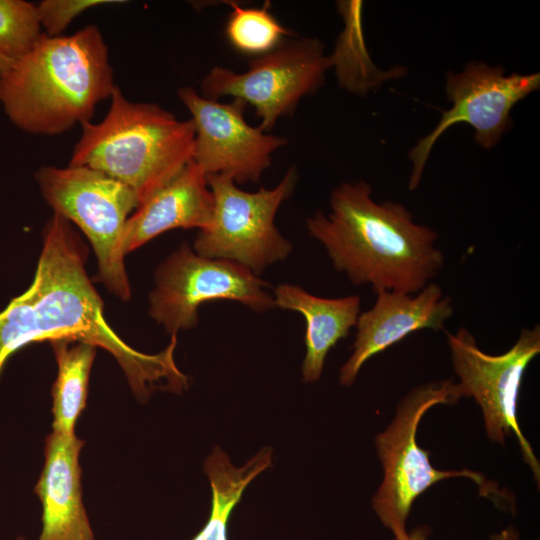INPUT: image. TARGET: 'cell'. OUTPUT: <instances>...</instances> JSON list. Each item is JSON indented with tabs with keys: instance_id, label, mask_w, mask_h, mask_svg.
I'll return each mask as SVG.
<instances>
[{
	"instance_id": "obj_1",
	"label": "cell",
	"mask_w": 540,
	"mask_h": 540,
	"mask_svg": "<svg viewBox=\"0 0 540 540\" xmlns=\"http://www.w3.org/2000/svg\"><path fill=\"white\" fill-rule=\"evenodd\" d=\"M86 250L72 224L53 213L30 287L0 312V372L8 358L33 342L66 340L102 347L118 361L134 393H180L188 377L177 367L176 335L157 354L127 345L104 318L103 303L85 269Z\"/></svg>"
},
{
	"instance_id": "obj_2",
	"label": "cell",
	"mask_w": 540,
	"mask_h": 540,
	"mask_svg": "<svg viewBox=\"0 0 540 540\" xmlns=\"http://www.w3.org/2000/svg\"><path fill=\"white\" fill-rule=\"evenodd\" d=\"M365 181L343 182L330 196L331 212L307 219L309 235L325 248L336 271L375 293H418L442 269L437 233L413 221L401 203L375 202Z\"/></svg>"
},
{
	"instance_id": "obj_3",
	"label": "cell",
	"mask_w": 540,
	"mask_h": 540,
	"mask_svg": "<svg viewBox=\"0 0 540 540\" xmlns=\"http://www.w3.org/2000/svg\"><path fill=\"white\" fill-rule=\"evenodd\" d=\"M109 49L96 25L45 34L0 76V103L20 130L53 136L90 122L114 88Z\"/></svg>"
},
{
	"instance_id": "obj_4",
	"label": "cell",
	"mask_w": 540,
	"mask_h": 540,
	"mask_svg": "<svg viewBox=\"0 0 540 540\" xmlns=\"http://www.w3.org/2000/svg\"><path fill=\"white\" fill-rule=\"evenodd\" d=\"M195 128L154 103L133 102L116 86L105 117L81 125L68 165L88 166L127 185L139 205L193 159Z\"/></svg>"
},
{
	"instance_id": "obj_5",
	"label": "cell",
	"mask_w": 540,
	"mask_h": 540,
	"mask_svg": "<svg viewBox=\"0 0 540 540\" xmlns=\"http://www.w3.org/2000/svg\"><path fill=\"white\" fill-rule=\"evenodd\" d=\"M461 398L458 383L451 379L421 384L401 399L392 422L375 438L383 479L372 507L394 540H409L406 521L412 504L436 482L465 477L479 486L485 483L483 475L476 471L434 468L429 452L417 443V429L424 414L435 405H452Z\"/></svg>"
},
{
	"instance_id": "obj_6",
	"label": "cell",
	"mask_w": 540,
	"mask_h": 540,
	"mask_svg": "<svg viewBox=\"0 0 540 540\" xmlns=\"http://www.w3.org/2000/svg\"><path fill=\"white\" fill-rule=\"evenodd\" d=\"M43 198L89 239L98 261L97 279L122 300L131 296L122 249L124 228L139 207L124 183L88 166L45 165L36 173Z\"/></svg>"
},
{
	"instance_id": "obj_7",
	"label": "cell",
	"mask_w": 540,
	"mask_h": 540,
	"mask_svg": "<svg viewBox=\"0 0 540 540\" xmlns=\"http://www.w3.org/2000/svg\"><path fill=\"white\" fill-rule=\"evenodd\" d=\"M206 179L213 196V216L194 240L197 254L238 263L258 276L288 257L292 246L276 228L274 218L294 190V166L277 186L257 192L241 190L227 175H207Z\"/></svg>"
},
{
	"instance_id": "obj_8",
	"label": "cell",
	"mask_w": 540,
	"mask_h": 540,
	"mask_svg": "<svg viewBox=\"0 0 540 540\" xmlns=\"http://www.w3.org/2000/svg\"><path fill=\"white\" fill-rule=\"evenodd\" d=\"M454 371L462 397H472L479 405L488 438L505 444L515 435L523 459L539 483L540 465L517 420V402L526 368L540 353V326L523 328L515 344L505 353L482 351L472 333L459 328L446 332Z\"/></svg>"
},
{
	"instance_id": "obj_9",
	"label": "cell",
	"mask_w": 540,
	"mask_h": 540,
	"mask_svg": "<svg viewBox=\"0 0 540 540\" xmlns=\"http://www.w3.org/2000/svg\"><path fill=\"white\" fill-rule=\"evenodd\" d=\"M149 314L169 334L198 323L201 304L214 300L240 302L253 311L275 307L269 284L246 267L197 254L184 243L156 270Z\"/></svg>"
},
{
	"instance_id": "obj_10",
	"label": "cell",
	"mask_w": 540,
	"mask_h": 540,
	"mask_svg": "<svg viewBox=\"0 0 540 540\" xmlns=\"http://www.w3.org/2000/svg\"><path fill=\"white\" fill-rule=\"evenodd\" d=\"M332 65L318 39L287 41L253 60L246 72L212 68L202 80L201 96L212 100L232 96L252 105L261 120L258 127L266 132L323 84Z\"/></svg>"
},
{
	"instance_id": "obj_11",
	"label": "cell",
	"mask_w": 540,
	"mask_h": 540,
	"mask_svg": "<svg viewBox=\"0 0 540 540\" xmlns=\"http://www.w3.org/2000/svg\"><path fill=\"white\" fill-rule=\"evenodd\" d=\"M540 87V74L505 75L501 66L469 62L460 73L449 72L446 93L452 102L443 111L435 128L410 150L413 168L409 189L415 190L438 138L451 126L466 123L475 130L474 139L484 149H490L511 126L510 111L514 105Z\"/></svg>"
},
{
	"instance_id": "obj_12",
	"label": "cell",
	"mask_w": 540,
	"mask_h": 540,
	"mask_svg": "<svg viewBox=\"0 0 540 540\" xmlns=\"http://www.w3.org/2000/svg\"><path fill=\"white\" fill-rule=\"evenodd\" d=\"M178 96L195 128L192 161L206 176L223 174L237 184L257 183L273 152L287 143L250 126L244 119L246 104L240 100L220 103L188 86L180 88Z\"/></svg>"
},
{
	"instance_id": "obj_13",
	"label": "cell",
	"mask_w": 540,
	"mask_h": 540,
	"mask_svg": "<svg viewBox=\"0 0 540 540\" xmlns=\"http://www.w3.org/2000/svg\"><path fill=\"white\" fill-rule=\"evenodd\" d=\"M374 305L361 312L353 352L340 369V383L352 385L366 361L423 329L442 330L453 315L452 299L441 286L429 283L416 296L379 291Z\"/></svg>"
},
{
	"instance_id": "obj_14",
	"label": "cell",
	"mask_w": 540,
	"mask_h": 540,
	"mask_svg": "<svg viewBox=\"0 0 540 540\" xmlns=\"http://www.w3.org/2000/svg\"><path fill=\"white\" fill-rule=\"evenodd\" d=\"M83 444L75 434L53 431L46 439L45 464L35 486L43 507L39 540H95L82 501Z\"/></svg>"
},
{
	"instance_id": "obj_15",
	"label": "cell",
	"mask_w": 540,
	"mask_h": 540,
	"mask_svg": "<svg viewBox=\"0 0 540 540\" xmlns=\"http://www.w3.org/2000/svg\"><path fill=\"white\" fill-rule=\"evenodd\" d=\"M213 216V196L206 175L191 161L128 218L123 234L125 256L158 235L177 228H207Z\"/></svg>"
},
{
	"instance_id": "obj_16",
	"label": "cell",
	"mask_w": 540,
	"mask_h": 540,
	"mask_svg": "<svg viewBox=\"0 0 540 540\" xmlns=\"http://www.w3.org/2000/svg\"><path fill=\"white\" fill-rule=\"evenodd\" d=\"M272 294L275 307L303 315L306 321L303 381H318L329 351L357 324L361 313L360 296L323 298L293 284H280Z\"/></svg>"
},
{
	"instance_id": "obj_17",
	"label": "cell",
	"mask_w": 540,
	"mask_h": 540,
	"mask_svg": "<svg viewBox=\"0 0 540 540\" xmlns=\"http://www.w3.org/2000/svg\"><path fill=\"white\" fill-rule=\"evenodd\" d=\"M271 464L272 449L269 447L261 449L241 467H236L221 448L214 447L204 464L212 490L210 515L192 540H227V526L233 509L251 481Z\"/></svg>"
},
{
	"instance_id": "obj_18",
	"label": "cell",
	"mask_w": 540,
	"mask_h": 540,
	"mask_svg": "<svg viewBox=\"0 0 540 540\" xmlns=\"http://www.w3.org/2000/svg\"><path fill=\"white\" fill-rule=\"evenodd\" d=\"M58 364L52 387L53 432L72 435L76 421L85 408L88 380L96 354V346L66 340L50 342Z\"/></svg>"
},
{
	"instance_id": "obj_19",
	"label": "cell",
	"mask_w": 540,
	"mask_h": 540,
	"mask_svg": "<svg viewBox=\"0 0 540 540\" xmlns=\"http://www.w3.org/2000/svg\"><path fill=\"white\" fill-rule=\"evenodd\" d=\"M232 12L226 23L229 43L247 55H265L276 49L289 31L270 12L269 2L260 8H243L227 2Z\"/></svg>"
},
{
	"instance_id": "obj_20",
	"label": "cell",
	"mask_w": 540,
	"mask_h": 540,
	"mask_svg": "<svg viewBox=\"0 0 540 540\" xmlns=\"http://www.w3.org/2000/svg\"><path fill=\"white\" fill-rule=\"evenodd\" d=\"M37 4L24 0H0V51L17 61L43 36Z\"/></svg>"
},
{
	"instance_id": "obj_21",
	"label": "cell",
	"mask_w": 540,
	"mask_h": 540,
	"mask_svg": "<svg viewBox=\"0 0 540 540\" xmlns=\"http://www.w3.org/2000/svg\"><path fill=\"white\" fill-rule=\"evenodd\" d=\"M125 3L118 0H43L37 4L41 26L45 35L56 37L84 11L108 4Z\"/></svg>"
},
{
	"instance_id": "obj_22",
	"label": "cell",
	"mask_w": 540,
	"mask_h": 540,
	"mask_svg": "<svg viewBox=\"0 0 540 540\" xmlns=\"http://www.w3.org/2000/svg\"><path fill=\"white\" fill-rule=\"evenodd\" d=\"M490 540H521V538L518 531L513 526H509L499 533L493 534Z\"/></svg>"
},
{
	"instance_id": "obj_23",
	"label": "cell",
	"mask_w": 540,
	"mask_h": 540,
	"mask_svg": "<svg viewBox=\"0 0 540 540\" xmlns=\"http://www.w3.org/2000/svg\"><path fill=\"white\" fill-rule=\"evenodd\" d=\"M13 61L0 51V76L4 75L12 66Z\"/></svg>"
},
{
	"instance_id": "obj_24",
	"label": "cell",
	"mask_w": 540,
	"mask_h": 540,
	"mask_svg": "<svg viewBox=\"0 0 540 540\" xmlns=\"http://www.w3.org/2000/svg\"><path fill=\"white\" fill-rule=\"evenodd\" d=\"M426 539H427V533L424 528L414 529L409 534V540H426Z\"/></svg>"
},
{
	"instance_id": "obj_25",
	"label": "cell",
	"mask_w": 540,
	"mask_h": 540,
	"mask_svg": "<svg viewBox=\"0 0 540 540\" xmlns=\"http://www.w3.org/2000/svg\"><path fill=\"white\" fill-rule=\"evenodd\" d=\"M15 540H27V539L22 536H18Z\"/></svg>"
}]
</instances>
